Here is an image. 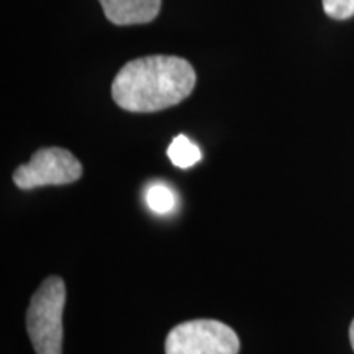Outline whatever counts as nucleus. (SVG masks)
<instances>
[{
  "label": "nucleus",
  "instance_id": "obj_1",
  "mask_svg": "<svg viewBox=\"0 0 354 354\" xmlns=\"http://www.w3.org/2000/svg\"><path fill=\"white\" fill-rule=\"evenodd\" d=\"M196 71L183 57H138L118 71L112 97L118 107L128 112H159L187 99L196 87Z\"/></svg>",
  "mask_w": 354,
  "mask_h": 354
},
{
  "label": "nucleus",
  "instance_id": "obj_2",
  "mask_svg": "<svg viewBox=\"0 0 354 354\" xmlns=\"http://www.w3.org/2000/svg\"><path fill=\"white\" fill-rule=\"evenodd\" d=\"M64 281L57 276L44 279L35 292L26 312V330L37 354H63Z\"/></svg>",
  "mask_w": 354,
  "mask_h": 354
},
{
  "label": "nucleus",
  "instance_id": "obj_3",
  "mask_svg": "<svg viewBox=\"0 0 354 354\" xmlns=\"http://www.w3.org/2000/svg\"><path fill=\"white\" fill-rule=\"evenodd\" d=\"M240 338L218 320H190L174 326L166 338V354H238Z\"/></svg>",
  "mask_w": 354,
  "mask_h": 354
},
{
  "label": "nucleus",
  "instance_id": "obj_4",
  "mask_svg": "<svg viewBox=\"0 0 354 354\" xmlns=\"http://www.w3.org/2000/svg\"><path fill=\"white\" fill-rule=\"evenodd\" d=\"M82 176V165L79 159L63 148H41L33 154L26 165L13 172L17 187L30 190L41 185H63L76 183Z\"/></svg>",
  "mask_w": 354,
  "mask_h": 354
},
{
  "label": "nucleus",
  "instance_id": "obj_5",
  "mask_svg": "<svg viewBox=\"0 0 354 354\" xmlns=\"http://www.w3.org/2000/svg\"><path fill=\"white\" fill-rule=\"evenodd\" d=\"M105 17L115 25L149 24L161 10V0H99Z\"/></svg>",
  "mask_w": 354,
  "mask_h": 354
},
{
  "label": "nucleus",
  "instance_id": "obj_6",
  "mask_svg": "<svg viewBox=\"0 0 354 354\" xmlns=\"http://www.w3.org/2000/svg\"><path fill=\"white\" fill-rule=\"evenodd\" d=\"M167 156L172 161V165L180 167V169H189V167L196 166L202 159L201 148L190 141L185 135H177L171 141L169 148H167Z\"/></svg>",
  "mask_w": 354,
  "mask_h": 354
},
{
  "label": "nucleus",
  "instance_id": "obj_7",
  "mask_svg": "<svg viewBox=\"0 0 354 354\" xmlns=\"http://www.w3.org/2000/svg\"><path fill=\"white\" fill-rule=\"evenodd\" d=\"M146 203H148L149 210H153L154 214L167 215L177 205L176 194L169 185L161 183L151 184L146 190Z\"/></svg>",
  "mask_w": 354,
  "mask_h": 354
},
{
  "label": "nucleus",
  "instance_id": "obj_8",
  "mask_svg": "<svg viewBox=\"0 0 354 354\" xmlns=\"http://www.w3.org/2000/svg\"><path fill=\"white\" fill-rule=\"evenodd\" d=\"M323 10L335 20L354 17V0H323Z\"/></svg>",
  "mask_w": 354,
  "mask_h": 354
},
{
  "label": "nucleus",
  "instance_id": "obj_9",
  "mask_svg": "<svg viewBox=\"0 0 354 354\" xmlns=\"http://www.w3.org/2000/svg\"><path fill=\"white\" fill-rule=\"evenodd\" d=\"M349 339H351V346L354 349V320L351 323V326H349Z\"/></svg>",
  "mask_w": 354,
  "mask_h": 354
}]
</instances>
